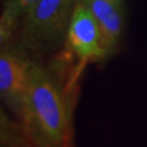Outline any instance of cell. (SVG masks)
I'll use <instances>...</instances> for the list:
<instances>
[{"instance_id": "6da1fadb", "label": "cell", "mask_w": 147, "mask_h": 147, "mask_svg": "<svg viewBox=\"0 0 147 147\" xmlns=\"http://www.w3.org/2000/svg\"><path fill=\"white\" fill-rule=\"evenodd\" d=\"M60 69L33 64L21 120L37 147H74L72 78Z\"/></svg>"}, {"instance_id": "7a4b0ae2", "label": "cell", "mask_w": 147, "mask_h": 147, "mask_svg": "<svg viewBox=\"0 0 147 147\" xmlns=\"http://www.w3.org/2000/svg\"><path fill=\"white\" fill-rule=\"evenodd\" d=\"M78 0H37L22 18L23 44L48 51L59 47L67 37Z\"/></svg>"}, {"instance_id": "3957f363", "label": "cell", "mask_w": 147, "mask_h": 147, "mask_svg": "<svg viewBox=\"0 0 147 147\" xmlns=\"http://www.w3.org/2000/svg\"><path fill=\"white\" fill-rule=\"evenodd\" d=\"M33 64L22 49L3 44L0 53V93L7 106L21 116Z\"/></svg>"}, {"instance_id": "277c9868", "label": "cell", "mask_w": 147, "mask_h": 147, "mask_svg": "<svg viewBox=\"0 0 147 147\" xmlns=\"http://www.w3.org/2000/svg\"><path fill=\"white\" fill-rule=\"evenodd\" d=\"M67 47L80 63L100 60L109 52L105 36L94 15L80 1H76L67 32Z\"/></svg>"}, {"instance_id": "5b68a950", "label": "cell", "mask_w": 147, "mask_h": 147, "mask_svg": "<svg viewBox=\"0 0 147 147\" xmlns=\"http://www.w3.org/2000/svg\"><path fill=\"white\" fill-rule=\"evenodd\" d=\"M94 15L105 36L109 51L115 47L123 30L121 0H79Z\"/></svg>"}, {"instance_id": "8992f818", "label": "cell", "mask_w": 147, "mask_h": 147, "mask_svg": "<svg viewBox=\"0 0 147 147\" xmlns=\"http://www.w3.org/2000/svg\"><path fill=\"white\" fill-rule=\"evenodd\" d=\"M37 0H4L3 14H1V42L10 37L12 30L15 29L16 23L22 21L29 8Z\"/></svg>"}]
</instances>
